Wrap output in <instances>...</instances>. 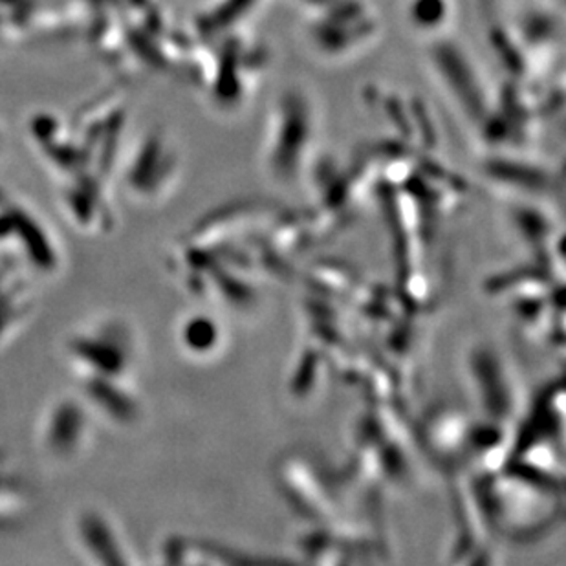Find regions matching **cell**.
I'll list each match as a JSON object with an SVG mask.
<instances>
[{
	"instance_id": "cell-1",
	"label": "cell",
	"mask_w": 566,
	"mask_h": 566,
	"mask_svg": "<svg viewBox=\"0 0 566 566\" xmlns=\"http://www.w3.org/2000/svg\"><path fill=\"white\" fill-rule=\"evenodd\" d=\"M50 412L49 423L44 429V440L50 451L60 457H69L80 448L85 434V423L81 420V411L74 403H57Z\"/></svg>"
}]
</instances>
